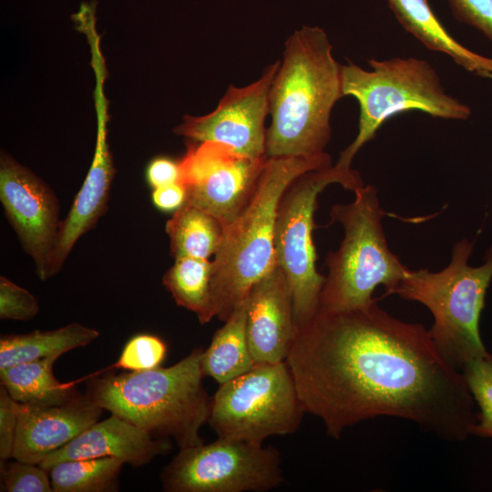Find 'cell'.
I'll return each instance as SVG.
<instances>
[{"mask_svg": "<svg viewBox=\"0 0 492 492\" xmlns=\"http://www.w3.org/2000/svg\"><path fill=\"white\" fill-rule=\"evenodd\" d=\"M305 413L335 439L377 416L403 418L437 437L463 441L477 422L460 369L421 323L371 305L322 312L300 329L285 360Z\"/></svg>", "mask_w": 492, "mask_h": 492, "instance_id": "1", "label": "cell"}, {"mask_svg": "<svg viewBox=\"0 0 492 492\" xmlns=\"http://www.w3.org/2000/svg\"><path fill=\"white\" fill-rule=\"evenodd\" d=\"M341 66L323 28L302 26L287 38L270 89L266 158L327 154L331 113L343 97Z\"/></svg>", "mask_w": 492, "mask_h": 492, "instance_id": "2", "label": "cell"}, {"mask_svg": "<svg viewBox=\"0 0 492 492\" xmlns=\"http://www.w3.org/2000/svg\"><path fill=\"white\" fill-rule=\"evenodd\" d=\"M322 157L267 158L248 204L225 229L211 261L210 320L225 322L251 288L276 265L274 226L280 199L302 173L331 166Z\"/></svg>", "mask_w": 492, "mask_h": 492, "instance_id": "3", "label": "cell"}, {"mask_svg": "<svg viewBox=\"0 0 492 492\" xmlns=\"http://www.w3.org/2000/svg\"><path fill=\"white\" fill-rule=\"evenodd\" d=\"M202 348L169 367L108 374L91 380L92 399L116 415L179 449L203 444L200 435L210 409L200 366Z\"/></svg>", "mask_w": 492, "mask_h": 492, "instance_id": "4", "label": "cell"}, {"mask_svg": "<svg viewBox=\"0 0 492 492\" xmlns=\"http://www.w3.org/2000/svg\"><path fill=\"white\" fill-rule=\"evenodd\" d=\"M474 241L462 239L451 251L447 266L438 272L408 269L391 294L425 305L434 317L429 333L456 367L487 354L479 331L485 299L492 281V245L483 263L471 266Z\"/></svg>", "mask_w": 492, "mask_h": 492, "instance_id": "5", "label": "cell"}, {"mask_svg": "<svg viewBox=\"0 0 492 492\" xmlns=\"http://www.w3.org/2000/svg\"><path fill=\"white\" fill-rule=\"evenodd\" d=\"M354 200L334 204L330 224L339 222L344 236L338 249L325 259L328 273L322 292L320 311L343 313L365 308L374 302L373 293L382 285L391 295L409 268L389 249L377 190L364 185Z\"/></svg>", "mask_w": 492, "mask_h": 492, "instance_id": "6", "label": "cell"}, {"mask_svg": "<svg viewBox=\"0 0 492 492\" xmlns=\"http://www.w3.org/2000/svg\"><path fill=\"white\" fill-rule=\"evenodd\" d=\"M370 69L349 62L341 66L343 97H354L359 103L358 132L343 149L335 165L351 169L357 152L372 140L391 117L420 110L434 118L466 120L470 108L448 95L436 70L426 60L394 57L368 60Z\"/></svg>", "mask_w": 492, "mask_h": 492, "instance_id": "7", "label": "cell"}, {"mask_svg": "<svg viewBox=\"0 0 492 492\" xmlns=\"http://www.w3.org/2000/svg\"><path fill=\"white\" fill-rule=\"evenodd\" d=\"M355 191L364 185L360 173L335 164L298 176L282 193L276 213L274 250L293 299L298 331L319 313L325 276L316 269L313 232L319 195L330 185Z\"/></svg>", "mask_w": 492, "mask_h": 492, "instance_id": "8", "label": "cell"}, {"mask_svg": "<svg viewBox=\"0 0 492 492\" xmlns=\"http://www.w3.org/2000/svg\"><path fill=\"white\" fill-rule=\"evenodd\" d=\"M304 413L286 362L257 363L220 384L210 398L208 422L220 438L262 444L297 431Z\"/></svg>", "mask_w": 492, "mask_h": 492, "instance_id": "9", "label": "cell"}, {"mask_svg": "<svg viewBox=\"0 0 492 492\" xmlns=\"http://www.w3.org/2000/svg\"><path fill=\"white\" fill-rule=\"evenodd\" d=\"M272 446L220 438L179 449L161 474L168 492H266L283 481Z\"/></svg>", "mask_w": 492, "mask_h": 492, "instance_id": "10", "label": "cell"}, {"mask_svg": "<svg viewBox=\"0 0 492 492\" xmlns=\"http://www.w3.org/2000/svg\"><path fill=\"white\" fill-rule=\"evenodd\" d=\"M266 160L221 143L190 140L179 161L186 203L209 212L226 229L252 197Z\"/></svg>", "mask_w": 492, "mask_h": 492, "instance_id": "11", "label": "cell"}, {"mask_svg": "<svg viewBox=\"0 0 492 492\" xmlns=\"http://www.w3.org/2000/svg\"><path fill=\"white\" fill-rule=\"evenodd\" d=\"M0 200L24 251L34 261L38 278L49 279L62 221L56 196L32 171L2 154Z\"/></svg>", "mask_w": 492, "mask_h": 492, "instance_id": "12", "label": "cell"}, {"mask_svg": "<svg viewBox=\"0 0 492 492\" xmlns=\"http://www.w3.org/2000/svg\"><path fill=\"white\" fill-rule=\"evenodd\" d=\"M279 66L280 61L269 65L259 79L246 87L230 85L213 111L201 117L185 116L174 132L192 141L227 145L251 159L266 158L265 119Z\"/></svg>", "mask_w": 492, "mask_h": 492, "instance_id": "13", "label": "cell"}, {"mask_svg": "<svg viewBox=\"0 0 492 492\" xmlns=\"http://www.w3.org/2000/svg\"><path fill=\"white\" fill-rule=\"evenodd\" d=\"M246 332L255 363L285 362L298 328L292 290L276 265L248 293Z\"/></svg>", "mask_w": 492, "mask_h": 492, "instance_id": "14", "label": "cell"}, {"mask_svg": "<svg viewBox=\"0 0 492 492\" xmlns=\"http://www.w3.org/2000/svg\"><path fill=\"white\" fill-rule=\"evenodd\" d=\"M102 410L88 393L58 405L20 404L13 459L39 465L97 422Z\"/></svg>", "mask_w": 492, "mask_h": 492, "instance_id": "15", "label": "cell"}, {"mask_svg": "<svg viewBox=\"0 0 492 492\" xmlns=\"http://www.w3.org/2000/svg\"><path fill=\"white\" fill-rule=\"evenodd\" d=\"M171 448L167 439L157 438L132 423L111 414L87 428L40 464L47 471L67 460L112 456L138 467Z\"/></svg>", "mask_w": 492, "mask_h": 492, "instance_id": "16", "label": "cell"}, {"mask_svg": "<svg viewBox=\"0 0 492 492\" xmlns=\"http://www.w3.org/2000/svg\"><path fill=\"white\" fill-rule=\"evenodd\" d=\"M97 133L91 167L73 204L61 221L50 267V278L62 269L81 236L93 229L106 212L114 177V166L107 140V104L96 105Z\"/></svg>", "mask_w": 492, "mask_h": 492, "instance_id": "17", "label": "cell"}, {"mask_svg": "<svg viewBox=\"0 0 492 492\" xmlns=\"http://www.w3.org/2000/svg\"><path fill=\"white\" fill-rule=\"evenodd\" d=\"M401 26L427 49L444 53L464 69L486 77L492 58L475 53L455 39L434 14L428 0H387Z\"/></svg>", "mask_w": 492, "mask_h": 492, "instance_id": "18", "label": "cell"}, {"mask_svg": "<svg viewBox=\"0 0 492 492\" xmlns=\"http://www.w3.org/2000/svg\"><path fill=\"white\" fill-rule=\"evenodd\" d=\"M248 295L217 330L210 346L203 350L200 366L204 376L220 384L250 371L255 361L250 352L247 332Z\"/></svg>", "mask_w": 492, "mask_h": 492, "instance_id": "19", "label": "cell"}, {"mask_svg": "<svg viewBox=\"0 0 492 492\" xmlns=\"http://www.w3.org/2000/svg\"><path fill=\"white\" fill-rule=\"evenodd\" d=\"M98 336L97 330L78 323L51 331L4 334L0 338V370L47 357H60L73 349L88 345Z\"/></svg>", "mask_w": 492, "mask_h": 492, "instance_id": "20", "label": "cell"}, {"mask_svg": "<svg viewBox=\"0 0 492 492\" xmlns=\"http://www.w3.org/2000/svg\"><path fill=\"white\" fill-rule=\"evenodd\" d=\"M58 356L22 363L0 370V381L20 404L58 405L75 397L77 382H59L53 373Z\"/></svg>", "mask_w": 492, "mask_h": 492, "instance_id": "21", "label": "cell"}, {"mask_svg": "<svg viewBox=\"0 0 492 492\" xmlns=\"http://www.w3.org/2000/svg\"><path fill=\"white\" fill-rule=\"evenodd\" d=\"M165 230L174 259L192 257L210 260L220 244L225 228L209 212L185 203L168 220Z\"/></svg>", "mask_w": 492, "mask_h": 492, "instance_id": "22", "label": "cell"}, {"mask_svg": "<svg viewBox=\"0 0 492 492\" xmlns=\"http://www.w3.org/2000/svg\"><path fill=\"white\" fill-rule=\"evenodd\" d=\"M210 260L184 257L175 259L164 273L162 283L177 305L197 314L200 323L210 322Z\"/></svg>", "mask_w": 492, "mask_h": 492, "instance_id": "23", "label": "cell"}, {"mask_svg": "<svg viewBox=\"0 0 492 492\" xmlns=\"http://www.w3.org/2000/svg\"><path fill=\"white\" fill-rule=\"evenodd\" d=\"M125 463L116 457L62 461L48 472L54 492H107L118 490Z\"/></svg>", "mask_w": 492, "mask_h": 492, "instance_id": "24", "label": "cell"}, {"mask_svg": "<svg viewBox=\"0 0 492 492\" xmlns=\"http://www.w3.org/2000/svg\"><path fill=\"white\" fill-rule=\"evenodd\" d=\"M461 372L479 410L472 435L492 438V354L470 360Z\"/></svg>", "mask_w": 492, "mask_h": 492, "instance_id": "25", "label": "cell"}, {"mask_svg": "<svg viewBox=\"0 0 492 492\" xmlns=\"http://www.w3.org/2000/svg\"><path fill=\"white\" fill-rule=\"evenodd\" d=\"M167 344L159 336L141 333L130 338L112 365L125 371H144L160 366L167 354Z\"/></svg>", "mask_w": 492, "mask_h": 492, "instance_id": "26", "label": "cell"}, {"mask_svg": "<svg viewBox=\"0 0 492 492\" xmlns=\"http://www.w3.org/2000/svg\"><path fill=\"white\" fill-rule=\"evenodd\" d=\"M1 461L2 492H52L48 471L41 466L16 460Z\"/></svg>", "mask_w": 492, "mask_h": 492, "instance_id": "27", "label": "cell"}, {"mask_svg": "<svg viewBox=\"0 0 492 492\" xmlns=\"http://www.w3.org/2000/svg\"><path fill=\"white\" fill-rule=\"evenodd\" d=\"M36 297L5 276L0 277L1 320L29 321L39 312Z\"/></svg>", "mask_w": 492, "mask_h": 492, "instance_id": "28", "label": "cell"}, {"mask_svg": "<svg viewBox=\"0 0 492 492\" xmlns=\"http://www.w3.org/2000/svg\"><path fill=\"white\" fill-rule=\"evenodd\" d=\"M455 18L492 43V0H446Z\"/></svg>", "mask_w": 492, "mask_h": 492, "instance_id": "29", "label": "cell"}, {"mask_svg": "<svg viewBox=\"0 0 492 492\" xmlns=\"http://www.w3.org/2000/svg\"><path fill=\"white\" fill-rule=\"evenodd\" d=\"M20 403L0 387V460L13 458Z\"/></svg>", "mask_w": 492, "mask_h": 492, "instance_id": "30", "label": "cell"}, {"mask_svg": "<svg viewBox=\"0 0 492 492\" xmlns=\"http://www.w3.org/2000/svg\"><path fill=\"white\" fill-rule=\"evenodd\" d=\"M179 162L169 158H157L153 159L147 169L149 184L157 189L173 183L180 182Z\"/></svg>", "mask_w": 492, "mask_h": 492, "instance_id": "31", "label": "cell"}, {"mask_svg": "<svg viewBox=\"0 0 492 492\" xmlns=\"http://www.w3.org/2000/svg\"><path fill=\"white\" fill-rule=\"evenodd\" d=\"M187 200V191L181 182L154 189L152 192L153 204L163 211H176Z\"/></svg>", "mask_w": 492, "mask_h": 492, "instance_id": "32", "label": "cell"}, {"mask_svg": "<svg viewBox=\"0 0 492 492\" xmlns=\"http://www.w3.org/2000/svg\"><path fill=\"white\" fill-rule=\"evenodd\" d=\"M486 77H487V78H491V79H492V74H491V75H487Z\"/></svg>", "mask_w": 492, "mask_h": 492, "instance_id": "33", "label": "cell"}]
</instances>
